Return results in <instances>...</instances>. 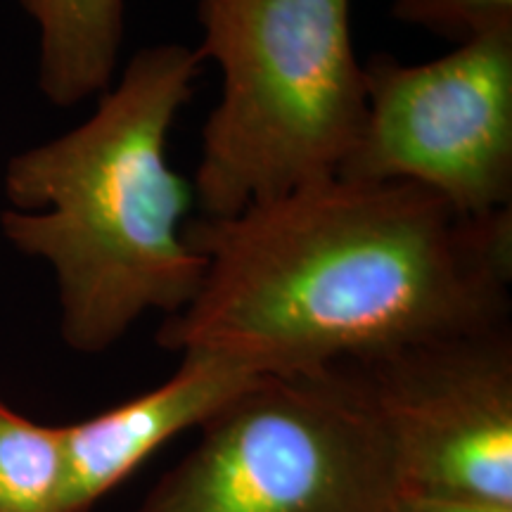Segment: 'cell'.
I'll return each instance as SVG.
<instances>
[{"label": "cell", "mask_w": 512, "mask_h": 512, "mask_svg": "<svg viewBox=\"0 0 512 512\" xmlns=\"http://www.w3.org/2000/svg\"><path fill=\"white\" fill-rule=\"evenodd\" d=\"M392 17L460 46L512 31V0H392Z\"/></svg>", "instance_id": "cell-10"}, {"label": "cell", "mask_w": 512, "mask_h": 512, "mask_svg": "<svg viewBox=\"0 0 512 512\" xmlns=\"http://www.w3.org/2000/svg\"><path fill=\"white\" fill-rule=\"evenodd\" d=\"M64 430L0 401V512H64Z\"/></svg>", "instance_id": "cell-9"}, {"label": "cell", "mask_w": 512, "mask_h": 512, "mask_svg": "<svg viewBox=\"0 0 512 512\" xmlns=\"http://www.w3.org/2000/svg\"><path fill=\"white\" fill-rule=\"evenodd\" d=\"M204 280L159 347L316 373L508 323L512 207L460 214L420 185L328 178L185 223Z\"/></svg>", "instance_id": "cell-1"}, {"label": "cell", "mask_w": 512, "mask_h": 512, "mask_svg": "<svg viewBox=\"0 0 512 512\" xmlns=\"http://www.w3.org/2000/svg\"><path fill=\"white\" fill-rule=\"evenodd\" d=\"M363 69L366 126L337 176L420 185L467 216L512 207V31Z\"/></svg>", "instance_id": "cell-5"}, {"label": "cell", "mask_w": 512, "mask_h": 512, "mask_svg": "<svg viewBox=\"0 0 512 512\" xmlns=\"http://www.w3.org/2000/svg\"><path fill=\"white\" fill-rule=\"evenodd\" d=\"M261 373L207 354H183L164 384L93 418L64 425V512H86L176 434L202 427Z\"/></svg>", "instance_id": "cell-7"}, {"label": "cell", "mask_w": 512, "mask_h": 512, "mask_svg": "<svg viewBox=\"0 0 512 512\" xmlns=\"http://www.w3.org/2000/svg\"><path fill=\"white\" fill-rule=\"evenodd\" d=\"M401 491L512 505V335L498 328L349 363Z\"/></svg>", "instance_id": "cell-6"}, {"label": "cell", "mask_w": 512, "mask_h": 512, "mask_svg": "<svg viewBox=\"0 0 512 512\" xmlns=\"http://www.w3.org/2000/svg\"><path fill=\"white\" fill-rule=\"evenodd\" d=\"M197 22L223 76L190 183L204 219L335 178L368 112L351 0H200Z\"/></svg>", "instance_id": "cell-3"}, {"label": "cell", "mask_w": 512, "mask_h": 512, "mask_svg": "<svg viewBox=\"0 0 512 512\" xmlns=\"http://www.w3.org/2000/svg\"><path fill=\"white\" fill-rule=\"evenodd\" d=\"M133 512H389L392 456L354 366L264 375Z\"/></svg>", "instance_id": "cell-4"}, {"label": "cell", "mask_w": 512, "mask_h": 512, "mask_svg": "<svg viewBox=\"0 0 512 512\" xmlns=\"http://www.w3.org/2000/svg\"><path fill=\"white\" fill-rule=\"evenodd\" d=\"M202 67L181 43L140 48L79 126L5 164L0 230L50 268L60 335L79 354L114 347L145 313L174 316L200 290L207 264L183 233L195 197L166 150Z\"/></svg>", "instance_id": "cell-2"}, {"label": "cell", "mask_w": 512, "mask_h": 512, "mask_svg": "<svg viewBox=\"0 0 512 512\" xmlns=\"http://www.w3.org/2000/svg\"><path fill=\"white\" fill-rule=\"evenodd\" d=\"M38 36V91L69 110L110 88L126 29L124 0H19Z\"/></svg>", "instance_id": "cell-8"}, {"label": "cell", "mask_w": 512, "mask_h": 512, "mask_svg": "<svg viewBox=\"0 0 512 512\" xmlns=\"http://www.w3.org/2000/svg\"><path fill=\"white\" fill-rule=\"evenodd\" d=\"M389 512H512V505L475 501V498L399 491Z\"/></svg>", "instance_id": "cell-11"}]
</instances>
